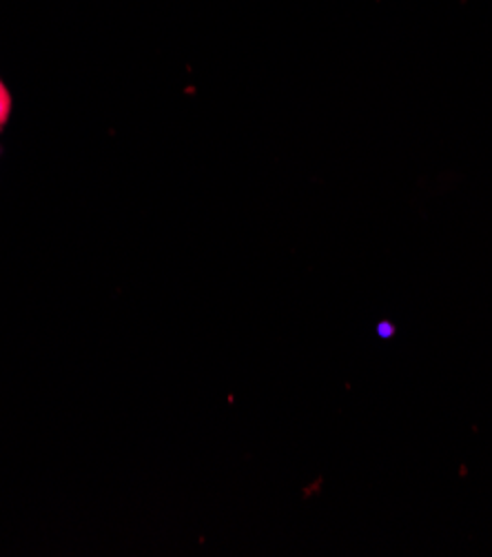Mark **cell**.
I'll use <instances>...</instances> for the list:
<instances>
[{"mask_svg":"<svg viewBox=\"0 0 492 557\" xmlns=\"http://www.w3.org/2000/svg\"><path fill=\"white\" fill-rule=\"evenodd\" d=\"M10 111H12V98H10V91L8 87L0 83V129L5 127L8 119H10Z\"/></svg>","mask_w":492,"mask_h":557,"instance_id":"1","label":"cell"}]
</instances>
